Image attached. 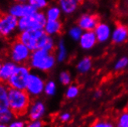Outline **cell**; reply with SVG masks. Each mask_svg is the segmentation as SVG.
Masks as SVG:
<instances>
[{
	"instance_id": "14",
	"label": "cell",
	"mask_w": 128,
	"mask_h": 127,
	"mask_svg": "<svg viewBox=\"0 0 128 127\" xmlns=\"http://www.w3.org/2000/svg\"><path fill=\"white\" fill-rule=\"evenodd\" d=\"M43 30L46 34L50 36L57 35L60 34L62 30V24L60 20L47 21L44 26Z\"/></svg>"
},
{
	"instance_id": "27",
	"label": "cell",
	"mask_w": 128,
	"mask_h": 127,
	"mask_svg": "<svg viewBox=\"0 0 128 127\" xmlns=\"http://www.w3.org/2000/svg\"><path fill=\"white\" fill-rule=\"evenodd\" d=\"M60 81L62 85H69L71 82V76L70 72L67 71H63L62 72L60 75Z\"/></svg>"
},
{
	"instance_id": "31",
	"label": "cell",
	"mask_w": 128,
	"mask_h": 127,
	"mask_svg": "<svg viewBox=\"0 0 128 127\" xmlns=\"http://www.w3.org/2000/svg\"><path fill=\"white\" fill-rule=\"evenodd\" d=\"M71 118V115L69 113H64L60 115V120L62 122H67L70 120Z\"/></svg>"
},
{
	"instance_id": "6",
	"label": "cell",
	"mask_w": 128,
	"mask_h": 127,
	"mask_svg": "<svg viewBox=\"0 0 128 127\" xmlns=\"http://www.w3.org/2000/svg\"><path fill=\"white\" fill-rule=\"evenodd\" d=\"M32 51L20 40L15 41L11 46L10 56L11 61L17 65L26 64L30 61Z\"/></svg>"
},
{
	"instance_id": "26",
	"label": "cell",
	"mask_w": 128,
	"mask_h": 127,
	"mask_svg": "<svg viewBox=\"0 0 128 127\" xmlns=\"http://www.w3.org/2000/svg\"><path fill=\"white\" fill-rule=\"evenodd\" d=\"M79 92H80L79 87L75 85H72L67 89L66 93V96L67 99H74L77 96V95L79 94Z\"/></svg>"
},
{
	"instance_id": "32",
	"label": "cell",
	"mask_w": 128,
	"mask_h": 127,
	"mask_svg": "<svg viewBox=\"0 0 128 127\" xmlns=\"http://www.w3.org/2000/svg\"><path fill=\"white\" fill-rule=\"evenodd\" d=\"M44 125V123L42 121H34L28 125L27 127H42Z\"/></svg>"
},
{
	"instance_id": "17",
	"label": "cell",
	"mask_w": 128,
	"mask_h": 127,
	"mask_svg": "<svg viewBox=\"0 0 128 127\" xmlns=\"http://www.w3.org/2000/svg\"><path fill=\"white\" fill-rule=\"evenodd\" d=\"M60 8L65 14H71L76 9L78 3L75 0H58Z\"/></svg>"
},
{
	"instance_id": "2",
	"label": "cell",
	"mask_w": 128,
	"mask_h": 127,
	"mask_svg": "<svg viewBox=\"0 0 128 127\" xmlns=\"http://www.w3.org/2000/svg\"><path fill=\"white\" fill-rule=\"evenodd\" d=\"M56 58L52 52L43 49L32 51L29 61L30 67L41 72H48L56 65Z\"/></svg>"
},
{
	"instance_id": "8",
	"label": "cell",
	"mask_w": 128,
	"mask_h": 127,
	"mask_svg": "<svg viewBox=\"0 0 128 127\" xmlns=\"http://www.w3.org/2000/svg\"><path fill=\"white\" fill-rule=\"evenodd\" d=\"M45 84L44 79L39 74L31 72L28 79V82H27L26 90L28 92L30 96H32L36 97L44 91Z\"/></svg>"
},
{
	"instance_id": "24",
	"label": "cell",
	"mask_w": 128,
	"mask_h": 127,
	"mask_svg": "<svg viewBox=\"0 0 128 127\" xmlns=\"http://www.w3.org/2000/svg\"><path fill=\"white\" fill-rule=\"evenodd\" d=\"M90 66H91V59L89 57H86L80 62V63L77 66V69L80 72H85L90 69Z\"/></svg>"
},
{
	"instance_id": "28",
	"label": "cell",
	"mask_w": 128,
	"mask_h": 127,
	"mask_svg": "<svg viewBox=\"0 0 128 127\" xmlns=\"http://www.w3.org/2000/svg\"><path fill=\"white\" fill-rule=\"evenodd\" d=\"M70 35L71 36L72 39H74L75 40H78L79 39H80L82 35V29L79 26L74 27V28H72L70 30Z\"/></svg>"
},
{
	"instance_id": "29",
	"label": "cell",
	"mask_w": 128,
	"mask_h": 127,
	"mask_svg": "<svg viewBox=\"0 0 128 127\" xmlns=\"http://www.w3.org/2000/svg\"><path fill=\"white\" fill-rule=\"evenodd\" d=\"M12 117V113L10 110H7L6 112L0 113V123H7L10 121Z\"/></svg>"
},
{
	"instance_id": "33",
	"label": "cell",
	"mask_w": 128,
	"mask_h": 127,
	"mask_svg": "<svg viewBox=\"0 0 128 127\" xmlns=\"http://www.w3.org/2000/svg\"><path fill=\"white\" fill-rule=\"evenodd\" d=\"M10 127H24V123L22 122H15L12 123Z\"/></svg>"
},
{
	"instance_id": "36",
	"label": "cell",
	"mask_w": 128,
	"mask_h": 127,
	"mask_svg": "<svg viewBox=\"0 0 128 127\" xmlns=\"http://www.w3.org/2000/svg\"><path fill=\"white\" fill-rule=\"evenodd\" d=\"M100 96H101V93H100V92H96V94H95L96 97H100Z\"/></svg>"
},
{
	"instance_id": "16",
	"label": "cell",
	"mask_w": 128,
	"mask_h": 127,
	"mask_svg": "<svg viewBox=\"0 0 128 127\" xmlns=\"http://www.w3.org/2000/svg\"><path fill=\"white\" fill-rule=\"evenodd\" d=\"M96 42V38L93 31L83 34L80 37V45L84 49L92 48Z\"/></svg>"
},
{
	"instance_id": "19",
	"label": "cell",
	"mask_w": 128,
	"mask_h": 127,
	"mask_svg": "<svg viewBox=\"0 0 128 127\" xmlns=\"http://www.w3.org/2000/svg\"><path fill=\"white\" fill-rule=\"evenodd\" d=\"M96 32L97 39L100 42H104L106 40L110 35V29L105 24H99L96 28Z\"/></svg>"
},
{
	"instance_id": "5",
	"label": "cell",
	"mask_w": 128,
	"mask_h": 127,
	"mask_svg": "<svg viewBox=\"0 0 128 127\" xmlns=\"http://www.w3.org/2000/svg\"><path fill=\"white\" fill-rule=\"evenodd\" d=\"M30 73V67L28 65H17L12 76L7 82L8 86L10 88L26 89Z\"/></svg>"
},
{
	"instance_id": "23",
	"label": "cell",
	"mask_w": 128,
	"mask_h": 127,
	"mask_svg": "<svg viewBox=\"0 0 128 127\" xmlns=\"http://www.w3.org/2000/svg\"><path fill=\"white\" fill-rule=\"evenodd\" d=\"M116 124V127H128V110L122 113L119 116Z\"/></svg>"
},
{
	"instance_id": "10",
	"label": "cell",
	"mask_w": 128,
	"mask_h": 127,
	"mask_svg": "<svg viewBox=\"0 0 128 127\" xmlns=\"http://www.w3.org/2000/svg\"><path fill=\"white\" fill-rule=\"evenodd\" d=\"M100 18L98 15H84L78 20V26L81 29L94 31L98 26Z\"/></svg>"
},
{
	"instance_id": "34",
	"label": "cell",
	"mask_w": 128,
	"mask_h": 127,
	"mask_svg": "<svg viewBox=\"0 0 128 127\" xmlns=\"http://www.w3.org/2000/svg\"><path fill=\"white\" fill-rule=\"evenodd\" d=\"M16 2H20V3H26L27 2V0H15Z\"/></svg>"
},
{
	"instance_id": "7",
	"label": "cell",
	"mask_w": 128,
	"mask_h": 127,
	"mask_svg": "<svg viewBox=\"0 0 128 127\" xmlns=\"http://www.w3.org/2000/svg\"><path fill=\"white\" fill-rule=\"evenodd\" d=\"M19 19L10 13L0 15V36L7 38L18 30Z\"/></svg>"
},
{
	"instance_id": "21",
	"label": "cell",
	"mask_w": 128,
	"mask_h": 127,
	"mask_svg": "<svg viewBox=\"0 0 128 127\" xmlns=\"http://www.w3.org/2000/svg\"><path fill=\"white\" fill-rule=\"evenodd\" d=\"M27 2L35 7L39 11L46 8L49 5L48 0H27Z\"/></svg>"
},
{
	"instance_id": "18",
	"label": "cell",
	"mask_w": 128,
	"mask_h": 127,
	"mask_svg": "<svg viewBox=\"0 0 128 127\" xmlns=\"http://www.w3.org/2000/svg\"><path fill=\"white\" fill-rule=\"evenodd\" d=\"M44 13L47 21H56L60 19V17L61 15V9L57 6H50L47 7Z\"/></svg>"
},
{
	"instance_id": "4",
	"label": "cell",
	"mask_w": 128,
	"mask_h": 127,
	"mask_svg": "<svg viewBox=\"0 0 128 127\" xmlns=\"http://www.w3.org/2000/svg\"><path fill=\"white\" fill-rule=\"evenodd\" d=\"M47 22L44 12L38 11L32 15L25 16L19 19L18 30L20 32L29 30H42Z\"/></svg>"
},
{
	"instance_id": "9",
	"label": "cell",
	"mask_w": 128,
	"mask_h": 127,
	"mask_svg": "<svg viewBox=\"0 0 128 127\" xmlns=\"http://www.w3.org/2000/svg\"><path fill=\"white\" fill-rule=\"evenodd\" d=\"M38 11L39 10H37L35 7H33L28 2L26 3L16 2L15 4L10 6V9H8V13L15 16L17 19H20V18L25 16L32 15Z\"/></svg>"
},
{
	"instance_id": "11",
	"label": "cell",
	"mask_w": 128,
	"mask_h": 127,
	"mask_svg": "<svg viewBox=\"0 0 128 127\" xmlns=\"http://www.w3.org/2000/svg\"><path fill=\"white\" fill-rule=\"evenodd\" d=\"M16 66L17 64L12 61H8L2 63L0 67V82L6 83L12 76Z\"/></svg>"
},
{
	"instance_id": "38",
	"label": "cell",
	"mask_w": 128,
	"mask_h": 127,
	"mask_svg": "<svg viewBox=\"0 0 128 127\" xmlns=\"http://www.w3.org/2000/svg\"><path fill=\"white\" fill-rule=\"evenodd\" d=\"M1 65H2V64H1V63H0V67H1Z\"/></svg>"
},
{
	"instance_id": "1",
	"label": "cell",
	"mask_w": 128,
	"mask_h": 127,
	"mask_svg": "<svg viewBox=\"0 0 128 127\" xmlns=\"http://www.w3.org/2000/svg\"><path fill=\"white\" fill-rule=\"evenodd\" d=\"M8 104L10 110L15 117L18 118L26 115L30 106V95L26 89H8Z\"/></svg>"
},
{
	"instance_id": "39",
	"label": "cell",
	"mask_w": 128,
	"mask_h": 127,
	"mask_svg": "<svg viewBox=\"0 0 128 127\" xmlns=\"http://www.w3.org/2000/svg\"><path fill=\"white\" fill-rule=\"evenodd\" d=\"M127 110H128V105H127Z\"/></svg>"
},
{
	"instance_id": "3",
	"label": "cell",
	"mask_w": 128,
	"mask_h": 127,
	"mask_svg": "<svg viewBox=\"0 0 128 127\" xmlns=\"http://www.w3.org/2000/svg\"><path fill=\"white\" fill-rule=\"evenodd\" d=\"M47 35L43 29L24 31L20 32L18 35V40L25 44L32 52L36 49H42Z\"/></svg>"
},
{
	"instance_id": "12",
	"label": "cell",
	"mask_w": 128,
	"mask_h": 127,
	"mask_svg": "<svg viewBox=\"0 0 128 127\" xmlns=\"http://www.w3.org/2000/svg\"><path fill=\"white\" fill-rule=\"evenodd\" d=\"M8 86L6 83L0 82V113L10 110L8 104Z\"/></svg>"
},
{
	"instance_id": "30",
	"label": "cell",
	"mask_w": 128,
	"mask_h": 127,
	"mask_svg": "<svg viewBox=\"0 0 128 127\" xmlns=\"http://www.w3.org/2000/svg\"><path fill=\"white\" fill-rule=\"evenodd\" d=\"M128 63V59L126 58H123L121 59L120 61L117 62V64L116 66V69H122L124 67H125Z\"/></svg>"
},
{
	"instance_id": "20",
	"label": "cell",
	"mask_w": 128,
	"mask_h": 127,
	"mask_svg": "<svg viewBox=\"0 0 128 127\" xmlns=\"http://www.w3.org/2000/svg\"><path fill=\"white\" fill-rule=\"evenodd\" d=\"M58 50H57V55H56V60L59 62H63L66 58L67 51L63 40H60L58 44Z\"/></svg>"
},
{
	"instance_id": "37",
	"label": "cell",
	"mask_w": 128,
	"mask_h": 127,
	"mask_svg": "<svg viewBox=\"0 0 128 127\" xmlns=\"http://www.w3.org/2000/svg\"><path fill=\"white\" fill-rule=\"evenodd\" d=\"M0 127H6V126L3 124H0Z\"/></svg>"
},
{
	"instance_id": "25",
	"label": "cell",
	"mask_w": 128,
	"mask_h": 127,
	"mask_svg": "<svg viewBox=\"0 0 128 127\" xmlns=\"http://www.w3.org/2000/svg\"><path fill=\"white\" fill-rule=\"evenodd\" d=\"M56 91V86L53 81H48L45 84L44 92L47 96H53Z\"/></svg>"
},
{
	"instance_id": "15",
	"label": "cell",
	"mask_w": 128,
	"mask_h": 127,
	"mask_svg": "<svg viewBox=\"0 0 128 127\" xmlns=\"http://www.w3.org/2000/svg\"><path fill=\"white\" fill-rule=\"evenodd\" d=\"M45 112V106L42 102L36 101L32 103L30 113V119L32 121L37 120L43 115Z\"/></svg>"
},
{
	"instance_id": "22",
	"label": "cell",
	"mask_w": 128,
	"mask_h": 127,
	"mask_svg": "<svg viewBox=\"0 0 128 127\" xmlns=\"http://www.w3.org/2000/svg\"><path fill=\"white\" fill-rule=\"evenodd\" d=\"M90 127H116V124L106 119H99L95 120Z\"/></svg>"
},
{
	"instance_id": "35",
	"label": "cell",
	"mask_w": 128,
	"mask_h": 127,
	"mask_svg": "<svg viewBox=\"0 0 128 127\" xmlns=\"http://www.w3.org/2000/svg\"><path fill=\"white\" fill-rule=\"evenodd\" d=\"M75 1H76L78 4H83L84 0H75Z\"/></svg>"
},
{
	"instance_id": "13",
	"label": "cell",
	"mask_w": 128,
	"mask_h": 127,
	"mask_svg": "<svg viewBox=\"0 0 128 127\" xmlns=\"http://www.w3.org/2000/svg\"><path fill=\"white\" fill-rule=\"evenodd\" d=\"M127 38L128 27L121 23H117L116 30L113 35V42L115 43H120L125 41Z\"/></svg>"
}]
</instances>
